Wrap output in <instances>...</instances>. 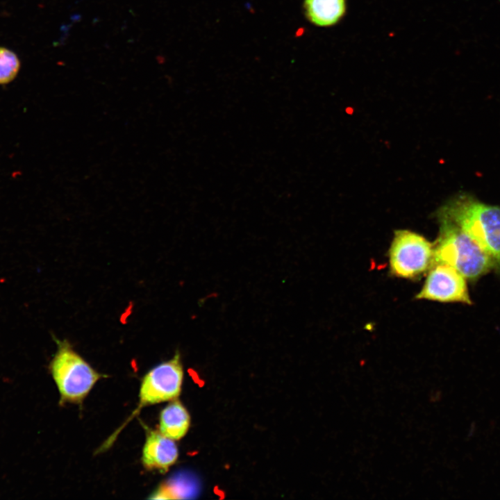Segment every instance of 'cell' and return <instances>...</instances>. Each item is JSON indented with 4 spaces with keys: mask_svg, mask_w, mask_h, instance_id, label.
I'll list each match as a JSON object with an SVG mask.
<instances>
[{
    "mask_svg": "<svg viewBox=\"0 0 500 500\" xmlns=\"http://www.w3.org/2000/svg\"><path fill=\"white\" fill-rule=\"evenodd\" d=\"M472 238L490 257L500 274V207L485 204L467 194L456 196L437 212Z\"/></svg>",
    "mask_w": 500,
    "mask_h": 500,
    "instance_id": "obj_1",
    "label": "cell"
},
{
    "mask_svg": "<svg viewBox=\"0 0 500 500\" xmlns=\"http://www.w3.org/2000/svg\"><path fill=\"white\" fill-rule=\"evenodd\" d=\"M439 234L433 243V263L448 265L474 282L494 269L487 253L457 225L437 217Z\"/></svg>",
    "mask_w": 500,
    "mask_h": 500,
    "instance_id": "obj_2",
    "label": "cell"
},
{
    "mask_svg": "<svg viewBox=\"0 0 500 500\" xmlns=\"http://www.w3.org/2000/svg\"><path fill=\"white\" fill-rule=\"evenodd\" d=\"M58 349L49 369L60 403H81L103 375L94 369L67 340H56Z\"/></svg>",
    "mask_w": 500,
    "mask_h": 500,
    "instance_id": "obj_3",
    "label": "cell"
},
{
    "mask_svg": "<svg viewBox=\"0 0 500 500\" xmlns=\"http://www.w3.org/2000/svg\"><path fill=\"white\" fill-rule=\"evenodd\" d=\"M433 244L409 230H397L389 249L390 273L399 278L417 279L433 264Z\"/></svg>",
    "mask_w": 500,
    "mask_h": 500,
    "instance_id": "obj_4",
    "label": "cell"
},
{
    "mask_svg": "<svg viewBox=\"0 0 500 500\" xmlns=\"http://www.w3.org/2000/svg\"><path fill=\"white\" fill-rule=\"evenodd\" d=\"M179 351L173 358L151 369L141 383L138 410L176 399L181 390L183 370Z\"/></svg>",
    "mask_w": 500,
    "mask_h": 500,
    "instance_id": "obj_5",
    "label": "cell"
},
{
    "mask_svg": "<svg viewBox=\"0 0 500 500\" xmlns=\"http://www.w3.org/2000/svg\"><path fill=\"white\" fill-rule=\"evenodd\" d=\"M417 299L471 305L467 279L456 269L443 263H433Z\"/></svg>",
    "mask_w": 500,
    "mask_h": 500,
    "instance_id": "obj_6",
    "label": "cell"
},
{
    "mask_svg": "<svg viewBox=\"0 0 500 500\" xmlns=\"http://www.w3.org/2000/svg\"><path fill=\"white\" fill-rule=\"evenodd\" d=\"M178 456V450L174 440L160 431L147 429L142 456L146 469L166 472L176 462Z\"/></svg>",
    "mask_w": 500,
    "mask_h": 500,
    "instance_id": "obj_7",
    "label": "cell"
},
{
    "mask_svg": "<svg viewBox=\"0 0 500 500\" xmlns=\"http://www.w3.org/2000/svg\"><path fill=\"white\" fill-rule=\"evenodd\" d=\"M306 16L313 24L326 27L338 23L346 12V0H305Z\"/></svg>",
    "mask_w": 500,
    "mask_h": 500,
    "instance_id": "obj_8",
    "label": "cell"
},
{
    "mask_svg": "<svg viewBox=\"0 0 500 500\" xmlns=\"http://www.w3.org/2000/svg\"><path fill=\"white\" fill-rule=\"evenodd\" d=\"M190 415L179 401H174L162 409L160 415L159 431L172 440H180L188 432Z\"/></svg>",
    "mask_w": 500,
    "mask_h": 500,
    "instance_id": "obj_9",
    "label": "cell"
},
{
    "mask_svg": "<svg viewBox=\"0 0 500 500\" xmlns=\"http://www.w3.org/2000/svg\"><path fill=\"white\" fill-rule=\"evenodd\" d=\"M183 478L171 479L160 485L149 497L151 499H172L188 498L190 490Z\"/></svg>",
    "mask_w": 500,
    "mask_h": 500,
    "instance_id": "obj_10",
    "label": "cell"
},
{
    "mask_svg": "<svg viewBox=\"0 0 500 500\" xmlns=\"http://www.w3.org/2000/svg\"><path fill=\"white\" fill-rule=\"evenodd\" d=\"M20 68L17 56L11 50L0 47V85L15 79Z\"/></svg>",
    "mask_w": 500,
    "mask_h": 500,
    "instance_id": "obj_11",
    "label": "cell"
}]
</instances>
